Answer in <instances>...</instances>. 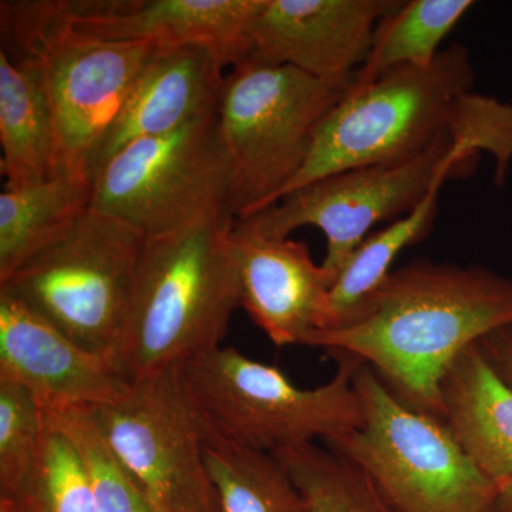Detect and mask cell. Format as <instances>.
I'll return each mask as SVG.
<instances>
[{
  "mask_svg": "<svg viewBox=\"0 0 512 512\" xmlns=\"http://www.w3.org/2000/svg\"><path fill=\"white\" fill-rule=\"evenodd\" d=\"M204 456L220 512H305L298 487L275 454L211 431Z\"/></svg>",
  "mask_w": 512,
  "mask_h": 512,
  "instance_id": "21",
  "label": "cell"
},
{
  "mask_svg": "<svg viewBox=\"0 0 512 512\" xmlns=\"http://www.w3.org/2000/svg\"><path fill=\"white\" fill-rule=\"evenodd\" d=\"M512 325V279L478 266L416 261L392 271L338 329H315L303 346L372 367L404 404L441 419L440 386L461 353Z\"/></svg>",
  "mask_w": 512,
  "mask_h": 512,
  "instance_id": "1",
  "label": "cell"
},
{
  "mask_svg": "<svg viewBox=\"0 0 512 512\" xmlns=\"http://www.w3.org/2000/svg\"><path fill=\"white\" fill-rule=\"evenodd\" d=\"M443 185H436L413 211L370 234L359 245L330 286L315 329H338L349 323L392 274L400 252L429 235Z\"/></svg>",
  "mask_w": 512,
  "mask_h": 512,
  "instance_id": "20",
  "label": "cell"
},
{
  "mask_svg": "<svg viewBox=\"0 0 512 512\" xmlns=\"http://www.w3.org/2000/svg\"><path fill=\"white\" fill-rule=\"evenodd\" d=\"M225 64L204 46H154L101 138L92 180L111 157L143 138L164 136L217 110Z\"/></svg>",
  "mask_w": 512,
  "mask_h": 512,
  "instance_id": "16",
  "label": "cell"
},
{
  "mask_svg": "<svg viewBox=\"0 0 512 512\" xmlns=\"http://www.w3.org/2000/svg\"><path fill=\"white\" fill-rule=\"evenodd\" d=\"M333 357L336 375L316 389H302L278 367L222 346L185 362L181 375L212 433L275 454L318 437L330 443L362 426L353 384L362 362Z\"/></svg>",
  "mask_w": 512,
  "mask_h": 512,
  "instance_id": "6",
  "label": "cell"
},
{
  "mask_svg": "<svg viewBox=\"0 0 512 512\" xmlns=\"http://www.w3.org/2000/svg\"><path fill=\"white\" fill-rule=\"evenodd\" d=\"M45 413V412H43ZM46 417L32 473L8 498L18 512H94L89 474L70 437Z\"/></svg>",
  "mask_w": 512,
  "mask_h": 512,
  "instance_id": "24",
  "label": "cell"
},
{
  "mask_svg": "<svg viewBox=\"0 0 512 512\" xmlns=\"http://www.w3.org/2000/svg\"><path fill=\"white\" fill-rule=\"evenodd\" d=\"M275 456L298 487L305 512H396L365 471L332 448L306 443Z\"/></svg>",
  "mask_w": 512,
  "mask_h": 512,
  "instance_id": "23",
  "label": "cell"
},
{
  "mask_svg": "<svg viewBox=\"0 0 512 512\" xmlns=\"http://www.w3.org/2000/svg\"><path fill=\"white\" fill-rule=\"evenodd\" d=\"M0 376L25 387L47 413L113 402L128 386L109 359L77 345L6 289H0Z\"/></svg>",
  "mask_w": 512,
  "mask_h": 512,
  "instance_id": "14",
  "label": "cell"
},
{
  "mask_svg": "<svg viewBox=\"0 0 512 512\" xmlns=\"http://www.w3.org/2000/svg\"><path fill=\"white\" fill-rule=\"evenodd\" d=\"M0 168L5 187L39 183L59 174L55 114L36 57L0 52Z\"/></svg>",
  "mask_w": 512,
  "mask_h": 512,
  "instance_id": "18",
  "label": "cell"
},
{
  "mask_svg": "<svg viewBox=\"0 0 512 512\" xmlns=\"http://www.w3.org/2000/svg\"><path fill=\"white\" fill-rule=\"evenodd\" d=\"M89 410L101 439L156 512H220L204 446L211 427L181 365L137 377L113 402Z\"/></svg>",
  "mask_w": 512,
  "mask_h": 512,
  "instance_id": "9",
  "label": "cell"
},
{
  "mask_svg": "<svg viewBox=\"0 0 512 512\" xmlns=\"http://www.w3.org/2000/svg\"><path fill=\"white\" fill-rule=\"evenodd\" d=\"M93 183L57 174L0 194V284L90 210Z\"/></svg>",
  "mask_w": 512,
  "mask_h": 512,
  "instance_id": "19",
  "label": "cell"
},
{
  "mask_svg": "<svg viewBox=\"0 0 512 512\" xmlns=\"http://www.w3.org/2000/svg\"><path fill=\"white\" fill-rule=\"evenodd\" d=\"M45 431V413L35 397L0 376V495L12 494L32 473Z\"/></svg>",
  "mask_w": 512,
  "mask_h": 512,
  "instance_id": "26",
  "label": "cell"
},
{
  "mask_svg": "<svg viewBox=\"0 0 512 512\" xmlns=\"http://www.w3.org/2000/svg\"><path fill=\"white\" fill-rule=\"evenodd\" d=\"M67 28L111 42L204 46L225 66L251 53L249 26L261 0H60L46 2Z\"/></svg>",
  "mask_w": 512,
  "mask_h": 512,
  "instance_id": "13",
  "label": "cell"
},
{
  "mask_svg": "<svg viewBox=\"0 0 512 512\" xmlns=\"http://www.w3.org/2000/svg\"><path fill=\"white\" fill-rule=\"evenodd\" d=\"M473 6L471 0L400 2L377 26L353 86H366L399 67L430 66L440 55L441 42Z\"/></svg>",
  "mask_w": 512,
  "mask_h": 512,
  "instance_id": "22",
  "label": "cell"
},
{
  "mask_svg": "<svg viewBox=\"0 0 512 512\" xmlns=\"http://www.w3.org/2000/svg\"><path fill=\"white\" fill-rule=\"evenodd\" d=\"M478 154L448 131L416 156L320 178L248 220L274 238H289L302 227L319 228L326 237L322 266L335 282L375 225L409 214Z\"/></svg>",
  "mask_w": 512,
  "mask_h": 512,
  "instance_id": "11",
  "label": "cell"
},
{
  "mask_svg": "<svg viewBox=\"0 0 512 512\" xmlns=\"http://www.w3.org/2000/svg\"><path fill=\"white\" fill-rule=\"evenodd\" d=\"M3 22L25 55L36 57L55 114L59 174L92 181L97 148L154 46L74 32L46 2L3 3Z\"/></svg>",
  "mask_w": 512,
  "mask_h": 512,
  "instance_id": "8",
  "label": "cell"
},
{
  "mask_svg": "<svg viewBox=\"0 0 512 512\" xmlns=\"http://www.w3.org/2000/svg\"><path fill=\"white\" fill-rule=\"evenodd\" d=\"M234 220L147 238L110 362L127 382L221 348L239 306L229 247Z\"/></svg>",
  "mask_w": 512,
  "mask_h": 512,
  "instance_id": "2",
  "label": "cell"
},
{
  "mask_svg": "<svg viewBox=\"0 0 512 512\" xmlns=\"http://www.w3.org/2000/svg\"><path fill=\"white\" fill-rule=\"evenodd\" d=\"M350 87L251 57L225 74L215 117L232 220H248L281 200L308 161L320 124Z\"/></svg>",
  "mask_w": 512,
  "mask_h": 512,
  "instance_id": "3",
  "label": "cell"
},
{
  "mask_svg": "<svg viewBox=\"0 0 512 512\" xmlns=\"http://www.w3.org/2000/svg\"><path fill=\"white\" fill-rule=\"evenodd\" d=\"M441 420L494 483L512 478V386L474 343L454 360L440 386Z\"/></svg>",
  "mask_w": 512,
  "mask_h": 512,
  "instance_id": "17",
  "label": "cell"
},
{
  "mask_svg": "<svg viewBox=\"0 0 512 512\" xmlns=\"http://www.w3.org/2000/svg\"><path fill=\"white\" fill-rule=\"evenodd\" d=\"M146 239L130 225L90 208L0 289L18 296L77 345L110 360L126 322Z\"/></svg>",
  "mask_w": 512,
  "mask_h": 512,
  "instance_id": "7",
  "label": "cell"
},
{
  "mask_svg": "<svg viewBox=\"0 0 512 512\" xmlns=\"http://www.w3.org/2000/svg\"><path fill=\"white\" fill-rule=\"evenodd\" d=\"M474 80L468 50L453 45L430 66L399 67L366 86L352 84L320 124L308 161L282 197L328 175L427 150L450 131Z\"/></svg>",
  "mask_w": 512,
  "mask_h": 512,
  "instance_id": "4",
  "label": "cell"
},
{
  "mask_svg": "<svg viewBox=\"0 0 512 512\" xmlns=\"http://www.w3.org/2000/svg\"><path fill=\"white\" fill-rule=\"evenodd\" d=\"M478 345L494 369L512 386V325L488 333L478 340Z\"/></svg>",
  "mask_w": 512,
  "mask_h": 512,
  "instance_id": "27",
  "label": "cell"
},
{
  "mask_svg": "<svg viewBox=\"0 0 512 512\" xmlns=\"http://www.w3.org/2000/svg\"><path fill=\"white\" fill-rule=\"evenodd\" d=\"M79 450L89 474L94 512H156L141 488L101 439L87 409L45 412Z\"/></svg>",
  "mask_w": 512,
  "mask_h": 512,
  "instance_id": "25",
  "label": "cell"
},
{
  "mask_svg": "<svg viewBox=\"0 0 512 512\" xmlns=\"http://www.w3.org/2000/svg\"><path fill=\"white\" fill-rule=\"evenodd\" d=\"M353 384L363 424L329 446L362 468L396 512H494L498 484L485 476L444 421L394 396L360 363Z\"/></svg>",
  "mask_w": 512,
  "mask_h": 512,
  "instance_id": "5",
  "label": "cell"
},
{
  "mask_svg": "<svg viewBox=\"0 0 512 512\" xmlns=\"http://www.w3.org/2000/svg\"><path fill=\"white\" fill-rule=\"evenodd\" d=\"M399 0H261L249 26L251 59L353 84L377 26Z\"/></svg>",
  "mask_w": 512,
  "mask_h": 512,
  "instance_id": "12",
  "label": "cell"
},
{
  "mask_svg": "<svg viewBox=\"0 0 512 512\" xmlns=\"http://www.w3.org/2000/svg\"><path fill=\"white\" fill-rule=\"evenodd\" d=\"M494 512H512V478L498 484L497 500H495Z\"/></svg>",
  "mask_w": 512,
  "mask_h": 512,
  "instance_id": "28",
  "label": "cell"
},
{
  "mask_svg": "<svg viewBox=\"0 0 512 512\" xmlns=\"http://www.w3.org/2000/svg\"><path fill=\"white\" fill-rule=\"evenodd\" d=\"M90 208L144 238L232 220L228 161L215 113L121 148L94 175Z\"/></svg>",
  "mask_w": 512,
  "mask_h": 512,
  "instance_id": "10",
  "label": "cell"
},
{
  "mask_svg": "<svg viewBox=\"0 0 512 512\" xmlns=\"http://www.w3.org/2000/svg\"><path fill=\"white\" fill-rule=\"evenodd\" d=\"M229 247L239 306L278 348L302 345L316 328L332 276L313 261L305 242L269 237L249 220L234 222Z\"/></svg>",
  "mask_w": 512,
  "mask_h": 512,
  "instance_id": "15",
  "label": "cell"
}]
</instances>
